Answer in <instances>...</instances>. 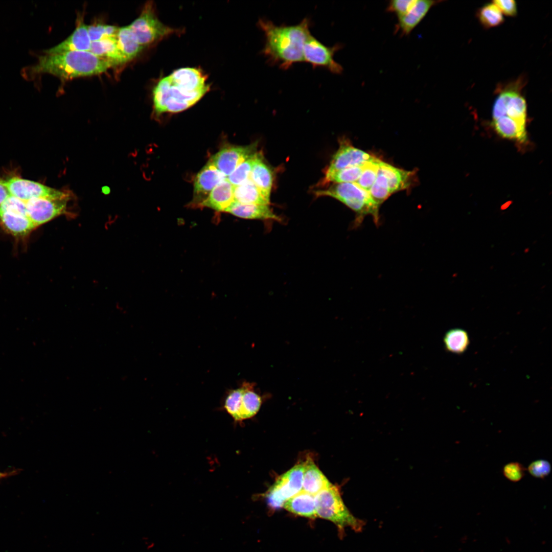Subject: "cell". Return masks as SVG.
<instances>
[{
	"label": "cell",
	"mask_w": 552,
	"mask_h": 552,
	"mask_svg": "<svg viewBox=\"0 0 552 552\" xmlns=\"http://www.w3.org/2000/svg\"><path fill=\"white\" fill-rule=\"evenodd\" d=\"M225 212L244 219L281 221V218L274 213L268 205L245 204L234 201Z\"/></svg>",
	"instance_id": "ac0fdd59"
},
{
	"label": "cell",
	"mask_w": 552,
	"mask_h": 552,
	"mask_svg": "<svg viewBox=\"0 0 552 552\" xmlns=\"http://www.w3.org/2000/svg\"><path fill=\"white\" fill-rule=\"evenodd\" d=\"M366 163L326 174L324 181L335 183L355 182L360 176Z\"/></svg>",
	"instance_id": "f1b7e54d"
},
{
	"label": "cell",
	"mask_w": 552,
	"mask_h": 552,
	"mask_svg": "<svg viewBox=\"0 0 552 552\" xmlns=\"http://www.w3.org/2000/svg\"><path fill=\"white\" fill-rule=\"evenodd\" d=\"M317 196H329L341 201L356 213L353 226H359L367 215L372 216L376 225L379 222L380 206L369 192L355 182L335 183L326 190L315 192Z\"/></svg>",
	"instance_id": "277c9868"
},
{
	"label": "cell",
	"mask_w": 552,
	"mask_h": 552,
	"mask_svg": "<svg viewBox=\"0 0 552 552\" xmlns=\"http://www.w3.org/2000/svg\"><path fill=\"white\" fill-rule=\"evenodd\" d=\"M116 39L119 48L127 62L136 58L144 50L129 26L119 28Z\"/></svg>",
	"instance_id": "484cf974"
},
{
	"label": "cell",
	"mask_w": 552,
	"mask_h": 552,
	"mask_svg": "<svg viewBox=\"0 0 552 552\" xmlns=\"http://www.w3.org/2000/svg\"><path fill=\"white\" fill-rule=\"evenodd\" d=\"M250 178L259 189L265 199L270 203V195L273 181L272 174L260 153L256 154Z\"/></svg>",
	"instance_id": "44dd1931"
},
{
	"label": "cell",
	"mask_w": 552,
	"mask_h": 552,
	"mask_svg": "<svg viewBox=\"0 0 552 552\" xmlns=\"http://www.w3.org/2000/svg\"><path fill=\"white\" fill-rule=\"evenodd\" d=\"M129 27L144 49L154 45L173 35H180L184 31L163 24L158 18L155 5L152 1H148L144 5L139 16Z\"/></svg>",
	"instance_id": "8992f818"
},
{
	"label": "cell",
	"mask_w": 552,
	"mask_h": 552,
	"mask_svg": "<svg viewBox=\"0 0 552 552\" xmlns=\"http://www.w3.org/2000/svg\"><path fill=\"white\" fill-rule=\"evenodd\" d=\"M304 468V462L298 464L277 479L266 496L270 507H283L287 500L302 490Z\"/></svg>",
	"instance_id": "9c48e42d"
},
{
	"label": "cell",
	"mask_w": 552,
	"mask_h": 552,
	"mask_svg": "<svg viewBox=\"0 0 552 552\" xmlns=\"http://www.w3.org/2000/svg\"><path fill=\"white\" fill-rule=\"evenodd\" d=\"M9 195L8 190L0 180V206Z\"/></svg>",
	"instance_id": "f35d334b"
},
{
	"label": "cell",
	"mask_w": 552,
	"mask_h": 552,
	"mask_svg": "<svg viewBox=\"0 0 552 552\" xmlns=\"http://www.w3.org/2000/svg\"><path fill=\"white\" fill-rule=\"evenodd\" d=\"M0 211L27 215L26 202L9 195L0 206Z\"/></svg>",
	"instance_id": "d590c367"
},
{
	"label": "cell",
	"mask_w": 552,
	"mask_h": 552,
	"mask_svg": "<svg viewBox=\"0 0 552 552\" xmlns=\"http://www.w3.org/2000/svg\"><path fill=\"white\" fill-rule=\"evenodd\" d=\"M317 516L334 523L342 535L346 527L362 531L364 521L355 517L345 505L337 488L332 484L314 495Z\"/></svg>",
	"instance_id": "5b68a950"
},
{
	"label": "cell",
	"mask_w": 552,
	"mask_h": 552,
	"mask_svg": "<svg viewBox=\"0 0 552 552\" xmlns=\"http://www.w3.org/2000/svg\"><path fill=\"white\" fill-rule=\"evenodd\" d=\"M551 467L550 463L543 459H537L530 464L528 473L537 478L544 479L550 474Z\"/></svg>",
	"instance_id": "e575fe53"
},
{
	"label": "cell",
	"mask_w": 552,
	"mask_h": 552,
	"mask_svg": "<svg viewBox=\"0 0 552 552\" xmlns=\"http://www.w3.org/2000/svg\"><path fill=\"white\" fill-rule=\"evenodd\" d=\"M89 51L98 57L110 61L115 66L127 62L119 48L116 37L92 41Z\"/></svg>",
	"instance_id": "d4e9b609"
},
{
	"label": "cell",
	"mask_w": 552,
	"mask_h": 552,
	"mask_svg": "<svg viewBox=\"0 0 552 552\" xmlns=\"http://www.w3.org/2000/svg\"><path fill=\"white\" fill-rule=\"evenodd\" d=\"M16 473H17V471H16V470H13V471H10V472H3L0 471V480L3 479L4 478H6V477H9L10 476H12V475H13L14 474H15Z\"/></svg>",
	"instance_id": "ab89813d"
},
{
	"label": "cell",
	"mask_w": 552,
	"mask_h": 552,
	"mask_svg": "<svg viewBox=\"0 0 552 552\" xmlns=\"http://www.w3.org/2000/svg\"><path fill=\"white\" fill-rule=\"evenodd\" d=\"M341 48L340 44L329 47L314 37L311 33L307 37L304 45V62L311 64L313 68L322 67L335 74L343 72L342 66L335 61V53Z\"/></svg>",
	"instance_id": "8fae6325"
},
{
	"label": "cell",
	"mask_w": 552,
	"mask_h": 552,
	"mask_svg": "<svg viewBox=\"0 0 552 552\" xmlns=\"http://www.w3.org/2000/svg\"><path fill=\"white\" fill-rule=\"evenodd\" d=\"M118 27L103 24H94L87 26V31L91 41L116 37Z\"/></svg>",
	"instance_id": "d6a6232c"
},
{
	"label": "cell",
	"mask_w": 552,
	"mask_h": 552,
	"mask_svg": "<svg viewBox=\"0 0 552 552\" xmlns=\"http://www.w3.org/2000/svg\"><path fill=\"white\" fill-rule=\"evenodd\" d=\"M91 41L89 38L87 25L82 16L78 18L73 32L57 45L44 51L47 54H58L71 51H89Z\"/></svg>",
	"instance_id": "2e32d148"
},
{
	"label": "cell",
	"mask_w": 552,
	"mask_h": 552,
	"mask_svg": "<svg viewBox=\"0 0 552 552\" xmlns=\"http://www.w3.org/2000/svg\"><path fill=\"white\" fill-rule=\"evenodd\" d=\"M257 143L246 146H229L222 148L209 162L226 177L245 160L254 155Z\"/></svg>",
	"instance_id": "5bb4252c"
},
{
	"label": "cell",
	"mask_w": 552,
	"mask_h": 552,
	"mask_svg": "<svg viewBox=\"0 0 552 552\" xmlns=\"http://www.w3.org/2000/svg\"><path fill=\"white\" fill-rule=\"evenodd\" d=\"M234 201L241 203L269 204L250 178L234 187Z\"/></svg>",
	"instance_id": "4316f807"
},
{
	"label": "cell",
	"mask_w": 552,
	"mask_h": 552,
	"mask_svg": "<svg viewBox=\"0 0 552 552\" xmlns=\"http://www.w3.org/2000/svg\"><path fill=\"white\" fill-rule=\"evenodd\" d=\"M302 490L315 495L331 484L311 458L304 462Z\"/></svg>",
	"instance_id": "7402d4cb"
},
{
	"label": "cell",
	"mask_w": 552,
	"mask_h": 552,
	"mask_svg": "<svg viewBox=\"0 0 552 552\" xmlns=\"http://www.w3.org/2000/svg\"><path fill=\"white\" fill-rule=\"evenodd\" d=\"M413 172L399 169L380 160L376 180L369 191L379 205L392 194L408 188L411 183Z\"/></svg>",
	"instance_id": "52a82bcc"
},
{
	"label": "cell",
	"mask_w": 552,
	"mask_h": 552,
	"mask_svg": "<svg viewBox=\"0 0 552 552\" xmlns=\"http://www.w3.org/2000/svg\"><path fill=\"white\" fill-rule=\"evenodd\" d=\"M1 224L9 233L15 237L27 235L36 227L28 216L0 211Z\"/></svg>",
	"instance_id": "603a6c76"
},
{
	"label": "cell",
	"mask_w": 552,
	"mask_h": 552,
	"mask_svg": "<svg viewBox=\"0 0 552 552\" xmlns=\"http://www.w3.org/2000/svg\"><path fill=\"white\" fill-rule=\"evenodd\" d=\"M375 157L343 141L340 142L338 150L333 156L326 174L364 164Z\"/></svg>",
	"instance_id": "9a60e30c"
},
{
	"label": "cell",
	"mask_w": 552,
	"mask_h": 552,
	"mask_svg": "<svg viewBox=\"0 0 552 552\" xmlns=\"http://www.w3.org/2000/svg\"><path fill=\"white\" fill-rule=\"evenodd\" d=\"M256 153L238 165L227 177L234 187L242 183L250 178Z\"/></svg>",
	"instance_id": "1f68e13d"
},
{
	"label": "cell",
	"mask_w": 552,
	"mask_h": 552,
	"mask_svg": "<svg viewBox=\"0 0 552 552\" xmlns=\"http://www.w3.org/2000/svg\"><path fill=\"white\" fill-rule=\"evenodd\" d=\"M526 469L520 463L514 462L505 464L502 468V474L510 481H520L525 475Z\"/></svg>",
	"instance_id": "836d02e7"
},
{
	"label": "cell",
	"mask_w": 552,
	"mask_h": 552,
	"mask_svg": "<svg viewBox=\"0 0 552 552\" xmlns=\"http://www.w3.org/2000/svg\"><path fill=\"white\" fill-rule=\"evenodd\" d=\"M283 507L288 511L311 519L316 518L314 495L302 490L287 500Z\"/></svg>",
	"instance_id": "cb8c5ba5"
},
{
	"label": "cell",
	"mask_w": 552,
	"mask_h": 552,
	"mask_svg": "<svg viewBox=\"0 0 552 552\" xmlns=\"http://www.w3.org/2000/svg\"><path fill=\"white\" fill-rule=\"evenodd\" d=\"M380 160L375 157L366 162L360 176L355 183L362 189L369 192L377 177Z\"/></svg>",
	"instance_id": "4dcf8cb0"
},
{
	"label": "cell",
	"mask_w": 552,
	"mask_h": 552,
	"mask_svg": "<svg viewBox=\"0 0 552 552\" xmlns=\"http://www.w3.org/2000/svg\"><path fill=\"white\" fill-rule=\"evenodd\" d=\"M0 180L10 195L25 202L35 198L59 199L70 196L66 192L18 177Z\"/></svg>",
	"instance_id": "30bf717a"
},
{
	"label": "cell",
	"mask_w": 552,
	"mask_h": 552,
	"mask_svg": "<svg viewBox=\"0 0 552 552\" xmlns=\"http://www.w3.org/2000/svg\"><path fill=\"white\" fill-rule=\"evenodd\" d=\"M227 177L210 162L197 174L194 181V193L196 195H208Z\"/></svg>",
	"instance_id": "ffe728a7"
},
{
	"label": "cell",
	"mask_w": 552,
	"mask_h": 552,
	"mask_svg": "<svg viewBox=\"0 0 552 552\" xmlns=\"http://www.w3.org/2000/svg\"><path fill=\"white\" fill-rule=\"evenodd\" d=\"M477 15L479 22L486 28L497 26L504 21L502 13L493 3L483 6L478 10Z\"/></svg>",
	"instance_id": "f546056e"
},
{
	"label": "cell",
	"mask_w": 552,
	"mask_h": 552,
	"mask_svg": "<svg viewBox=\"0 0 552 552\" xmlns=\"http://www.w3.org/2000/svg\"><path fill=\"white\" fill-rule=\"evenodd\" d=\"M441 1L416 0L411 9L405 15L398 18L395 32L401 36H407L420 23L430 9Z\"/></svg>",
	"instance_id": "e0dca14e"
},
{
	"label": "cell",
	"mask_w": 552,
	"mask_h": 552,
	"mask_svg": "<svg viewBox=\"0 0 552 552\" xmlns=\"http://www.w3.org/2000/svg\"><path fill=\"white\" fill-rule=\"evenodd\" d=\"M444 342L448 352L461 354L467 349L470 339L467 332L462 329H452L446 332Z\"/></svg>",
	"instance_id": "83f0119b"
},
{
	"label": "cell",
	"mask_w": 552,
	"mask_h": 552,
	"mask_svg": "<svg viewBox=\"0 0 552 552\" xmlns=\"http://www.w3.org/2000/svg\"><path fill=\"white\" fill-rule=\"evenodd\" d=\"M494 4L502 13L509 16H514L517 13L516 3L513 0H495Z\"/></svg>",
	"instance_id": "74e56055"
},
{
	"label": "cell",
	"mask_w": 552,
	"mask_h": 552,
	"mask_svg": "<svg viewBox=\"0 0 552 552\" xmlns=\"http://www.w3.org/2000/svg\"><path fill=\"white\" fill-rule=\"evenodd\" d=\"M115 66L109 60L101 58L90 51H71L47 54L39 57L36 64L25 70V77L48 74L62 80L99 75Z\"/></svg>",
	"instance_id": "3957f363"
},
{
	"label": "cell",
	"mask_w": 552,
	"mask_h": 552,
	"mask_svg": "<svg viewBox=\"0 0 552 552\" xmlns=\"http://www.w3.org/2000/svg\"><path fill=\"white\" fill-rule=\"evenodd\" d=\"M310 20L306 17L298 24L277 26L271 21L260 19L258 26L263 32L265 44L262 54L272 65L287 70L293 64L304 62L303 49L311 34Z\"/></svg>",
	"instance_id": "7a4b0ae2"
},
{
	"label": "cell",
	"mask_w": 552,
	"mask_h": 552,
	"mask_svg": "<svg viewBox=\"0 0 552 552\" xmlns=\"http://www.w3.org/2000/svg\"><path fill=\"white\" fill-rule=\"evenodd\" d=\"M416 0L390 1L386 7V11L393 13L398 18L405 15L411 9Z\"/></svg>",
	"instance_id": "8d00e7d4"
},
{
	"label": "cell",
	"mask_w": 552,
	"mask_h": 552,
	"mask_svg": "<svg viewBox=\"0 0 552 552\" xmlns=\"http://www.w3.org/2000/svg\"><path fill=\"white\" fill-rule=\"evenodd\" d=\"M256 384L244 381L237 388L226 392L223 407L235 421H242L254 417L259 410L262 397L255 391Z\"/></svg>",
	"instance_id": "ba28073f"
},
{
	"label": "cell",
	"mask_w": 552,
	"mask_h": 552,
	"mask_svg": "<svg viewBox=\"0 0 552 552\" xmlns=\"http://www.w3.org/2000/svg\"><path fill=\"white\" fill-rule=\"evenodd\" d=\"M514 87L505 89L496 98L492 109V119L505 116L526 126V102L519 90Z\"/></svg>",
	"instance_id": "7c38bea8"
},
{
	"label": "cell",
	"mask_w": 552,
	"mask_h": 552,
	"mask_svg": "<svg viewBox=\"0 0 552 552\" xmlns=\"http://www.w3.org/2000/svg\"><path fill=\"white\" fill-rule=\"evenodd\" d=\"M208 79V75L196 67L180 68L160 78L152 90L154 112L176 113L192 107L210 90Z\"/></svg>",
	"instance_id": "6da1fadb"
},
{
	"label": "cell",
	"mask_w": 552,
	"mask_h": 552,
	"mask_svg": "<svg viewBox=\"0 0 552 552\" xmlns=\"http://www.w3.org/2000/svg\"><path fill=\"white\" fill-rule=\"evenodd\" d=\"M234 186L227 178L217 185L201 205L219 212H225L234 201Z\"/></svg>",
	"instance_id": "d6986e66"
},
{
	"label": "cell",
	"mask_w": 552,
	"mask_h": 552,
	"mask_svg": "<svg viewBox=\"0 0 552 552\" xmlns=\"http://www.w3.org/2000/svg\"><path fill=\"white\" fill-rule=\"evenodd\" d=\"M70 198H35L26 202L27 215L36 228L66 213Z\"/></svg>",
	"instance_id": "4fadbf2b"
}]
</instances>
